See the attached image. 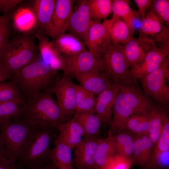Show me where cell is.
<instances>
[{
  "instance_id": "1",
  "label": "cell",
  "mask_w": 169,
  "mask_h": 169,
  "mask_svg": "<svg viewBox=\"0 0 169 169\" xmlns=\"http://www.w3.org/2000/svg\"><path fill=\"white\" fill-rule=\"evenodd\" d=\"M155 105L137 84L120 85L113 108L110 130L119 132L125 129L127 120L134 114L147 115Z\"/></svg>"
},
{
  "instance_id": "2",
  "label": "cell",
  "mask_w": 169,
  "mask_h": 169,
  "mask_svg": "<svg viewBox=\"0 0 169 169\" xmlns=\"http://www.w3.org/2000/svg\"><path fill=\"white\" fill-rule=\"evenodd\" d=\"M49 90L43 91L24 101L18 117L33 128L43 127L58 130L65 122L61 110Z\"/></svg>"
},
{
  "instance_id": "3",
  "label": "cell",
  "mask_w": 169,
  "mask_h": 169,
  "mask_svg": "<svg viewBox=\"0 0 169 169\" xmlns=\"http://www.w3.org/2000/svg\"><path fill=\"white\" fill-rule=\"evenodd\" d=\"M57 72L37 57L11 78L27 99L44 91L53 82Z\"/></svg>"
},
{
  "instance_id": "4",
  "label": "cell",
  "mask_w": 169,
  "mask_h": 169,
  "mask_svg": "<svg viewBox=\"0 0 169 169\" xmlns=\"http://www.w3.org/2000/svg\"><path fill=\"white\" fill-rule=\"evenodd\" d=\"M54 130L33 128L16 163L22 169L40 168L51 162L50 148Z\"/></svg>"
},
{
  "instance_id": "5",
  "label": "cell",
  "mask_w": 169,
  "mask_h": 169,
  "mask_svg": "<svg viewBox=\"0 0 169 169\" xmlns=\"http://www.w3.org/2000/svg\"><path fill=\"white\" fill-rule=\"evenodd\" d=\"M37 49L31 36L24 34L15 36L9 41L0 63L12 75L37 57Z\"/></svg>"
},
{
  "instance_id": "6",
  "label": "cell",
  "mask_w": 169,
  "mask_h": 169,
  "mask_svg": "<svg viewBox=\"0 0 169 169\" xmlns=\"http://www.w3.org/2000/svg\"><path fill=\"white\" fill-rule=\"evenodd\" d=\"M33 128L21 120H0V137L12 162L16 163L19 159Z\"/></svg>"
},
{
  "instance_id": "7",
  "label": "cell",
  "mask_w": 169,
  "mask_h": 169,
  "mask_svg": "<svg viewBox=\"0 0 169 169\" xmlns=\"http://www.w3.org/2000/svg\"><path fill=\"white\" fill-rule=\"evenodd\" d=\"M139 79L144 94L166 110L169 103V56L151 72Z\"/></svg>"
},
{
  "instance_id": "8",
  "label": "cell",
  "mask_w": 169,
  "mask_h": 169,
  "mask_svg": "<svg viewBox=\"0 0 169 169\" xmlns=\"http://www.w3.org/2000/svg\"><path fill=\"white\" fill-rule=\"evenodd\" d=\"M100 70L113 82L120 85L136 84L130 73V66L120 45L112 44L101 57Z\"/></svg>"
},
{
  "instance_id": "9",
  "label": "cell",
  "mask_w": 169,
  "mask_h": 169,
  "mask_svg": "<svg viewBox=\"0 0 169 169\" xmlns=\"http://www.w3.org/2000/svg\"><path fill=\"white\" fill-rule=\"evenodd\" d=\"M71 76H63L49 90L55 95L66 122L71 119L76 108L75 84L72 82Z\"/></svg>"
},
{
  "instance_id": "10",
  "label": "cell",
  "mask_w": 169,
  "mask_h": 169,
  "mask_svg": "<svg viewBox=\"0 0 169 169\" xmlns=\"http://www.w3.org/2000/svg\"><path fill=\"white\" fill-rule=\"evenodd\" d=\"M139 26L138 37L156 44L169 41V26L150 8L144 19L141 20Z\"/></svg>"
},
{
  "instance_id": "11",
  "label": "cell",
  "mask_w": 169,
  "mask_h": 169,
  "mask_svg": "<svg viewBox=\"0 0 169 169\" xmlns=\"http://www.w3.org/2000/svg\"><path fill=\"white\" fill-rule=\"evenodd\" d=\"M156 44L142 61L130 68V75L134 80L156 69L169 56V41Z\"/></svg>"
},
{
  "instance_id": "12",
  "label": "cell",
  "mask_w": 169,
  "mask_h": 169,
  "mask_svg": "<svg viewBox=\"0 0 169 169\" xmlns=\"http://www.w3.org/2000/svg\"><path fill=\"white\" fill-rule=\"evenodd\" d=\"M63 57L65 67L63 76H73L96 70H100L101 57L95 56L87 49L75 55Z\"/></svg>"
},
{
  "instance_id": "13",
  "label": "cell",
  "mask_w": 169,
  "mask_h": 169,
  "mask_svg": "<svg viewBox=\"0 0 169 169\" xmlns=\"http://www.w3.org/2000/svg\"><path fill=\"white\" fill-rule=\"evenodd\" d=\"M74 9L70 16L67 30L84 42L90 27L91 18L88 0L76 1Z\"/></svg>"
},
{
  "instance_id": "14",
  "label": "cell",
  "mask_w": 169,
  "mask_h": 169,
  "mask_svg": "<svg viewBox=\"0 0 169 169\" xmlns=\"http://www.w3.org/2000/svg\"><path fill=\"white\" fill-rule=\"evenodd\" d=\"M84 43L90 52L99 57L111 44L105 25L100 21L92 19Z\"/></svg>"
},
{
  "instance_id": "15",
  "label": "cell",
  "mask_w": 169,
  "mask_h": 169,
  "mask_svg": "<svg viewBox=\"0 0 169 169\" xmlns=\"http://www.w3.org/2000/svg\"><path fill=\"white\" fill-rule=\"evenodd\" d=\"M99 139L98 136L84 138L75 147L73 159L75 169H95V157Z\"/></svg>"
},
{
  "instance_id": "16",
  "label": "cell",
  "mask_w": 169,
  "mask_h": 169,
  "mask_svg": "<svg viewBox=\"0 0 169 169\" xmlns=\"http://www.w3.org/2000/svg\"><path fill=\"white\" fill-rule=\"evenodd\" d=\"M76 1L56 0L52 17L51 37L54 39L65 33Z\"/></svg>"
},
{
  "instance_id": "17",
  "label": "cell",
  "mask_w": 169,
  "mask_h": 169,
  "mask_svg": "<svg viewBox=\"0 0 169 169\" xmlns=\"http://www.w3.org/2000/svg\"><path fill=\"white\" fill-rule=\"evenodd\" d=\"M120 86L118 84L114 83L96 98L95 114L101 125H110L113 106Z\"/></svg>"
},
{
  "instance_id": "18",
  "label": "cell",
  "mask_w": 169,
  "mask_h": 169,
  "mask_svg": "<svg viewBox=\"0 0 169 169\" xmlns=\"http://www.w3.org/2000/svg\"><path fill=\"white\" fill-rule=\"evenodd\" d=\"M156 45L152 41L139 37H133L125 44L120 45L130 68L142 61Z\"/></svg>"
},
{
  "instance_id": "19",
  "label": "cell",
  "mask_w": 169,
  "mask_h": 169,
  "mask_svg": "<svg viewBox=\"0 0 169 169\" xmlns=\"http://www.w3.org/2000/svg\"><path fill=\"white\" fill-rule=\"evenodd\" d=\"M73 76L80 85L95 96L97 95L114 83L100 69Z\"/></svg>"
},
{
  "instance_id": "20",
  "label": "cell",
  "mask_w": 169,
  "mask_h": 169,
  "mask_svg": "<svg viewBox=\"0 0 169 169\" xmlns=\"http://www.w3.org/2000/svg\"><path fill=\"white\" fill-rule=\"evenodd\" d=\"M56 0H36L32 6L34 12L39 33L51 37L52 17Z\"/></svg>"
},
{
  "instance_id": "21",
  "label": "cell",
  "mask_w": 169,
  "mask_h": 169,
  "mask_svg": "<svg viewBox=\"0 0 169 169\" xmlns=\"http://www.w3.org/2000/svg\"><path fill=\"white\" fill-rule=\"evenodd\" d=\"M38 40L37 49L42 60L48 64L53 70L63 71L65 67L64 57L58 51L52 41H49L44 36L38 33L36 35Z\"/></svg>"
},
{
  "instance_id": "22",
  "label": "cell",
  "mask_w": 169,
  "mask_h": 169,
  "mask_svg": "<svg viewBox=\"0 0 169 169\" xmlns=\"http://www.w3.org/2000/svg\"><path fill=\"white\" fill-rule=\"evenodd\" d=\"M58 130L59 133L57 138L72 150L81 142L85 137L83 129L73 118L61 124Z\"/></svg>"
},
{
  "instance_id": "23",
  "label": "cell",
  "mask_w": 169,
  "mask_h": 169,
  "mask_svg": "<svg viewBox=\"0 0 169 169\" xmlns=\"http://www.w3.org/2000/svg\"><path fill=\"white\" fill-rule=\"evenodd\" d=\"M103 23L109 33L111 44L122 45L133 37L127 25L121 18L112 15L110 19L105 20Z\"/></svg>"
},
{
  "instance_id": "24",
  "label": "cell",
  "mask_w": 169,
  "mask_h": 169,
  "mask_svg": "<svg viewBox=\"0 0 169 169\" xmlns=\"http://www.w3.org/2000/svg\"><path fill=\"white\" fill-rule=\"evenodd\" d=\"M52 41L63 57L75 55L87 49L84 42L69 33L63 34Z\"/></svg>"
},
{
  "instance_id": "25",
  "label": "cell",
  "mask_w": 169,
  "mask_h": 169,
  "mask_svg": "<svg viewBox=\"0 0 169 169\" xmlns=\"http://www.w3.org/2000/svg\"><path fill=\"white\" fill-rule=\"evenodd\" d=\"M112 13L113 15L121 18L125 23L133 35L136 25L141 18L138 11L133 9L128 2L124 0H112Z\"/></svg>"
},
{
  "instance_id": "26",
  "label": "cell",
  "mask_w": 169,
  "mask_h": 169,
  "mask_svg": "<svg viewBox=\"0 0 169 169\" xmlns=\"http://www.w3.org/2000/svg\"><path fill=\"white\" fill-rule=\"evenodd\" d=\"M51 149V162L57 169H75L73 164L72 149L56 138Z\"/></svg>"
},
{
  "instance_id": "27",
  "label": "cell",
  "mask_w": 169,
  "mask_h": 169,
  "mask_svg": "<svg viewBox=\"0 0 169 169\" xmlns=\"http://www.w3.org/2000/svg\"><path fill=\"white\" fill-rule=\"evenodd\" d=\"M149 124L147 135L153 144L156 145L165 123L169 120L165 110L156 106H153L147 114Z\"/></svg>"
},
{
  "instance_id": "28",
  "label": "cell",
  "mask_w": 169,
  "mask_h": 169,
  "mask_svg": "<svg viewBox=\"0 0 169 169\" xmlns=\"http://www.w3.org/2000/svg\"><path fill=\"white\" fill-rule=\"evenodd\" d=\"M13 19L15 29L25 34L37 27L35 15L32 7L19 8L14 13Z\"/></svg>"
},
{
  "instance_id": "29",
  "label": "cell",
  "mask_w": 169,
  "mask_h": 169,
  "mask_svg": "<svg viewBox=\"0 0 169 169\" xmlns=\"http://www.w3.org/2000/svg\"><path fill=\"white\" fill-rule=\"evenodd\" d=\"M153 145L147 135L135 138L133 163L141 167L145 166L151 157Z\"/></svg>"
},
{
  "instance_id": "30",
  "label": "cell",
  "mask_w": 169,
  "mask_h": 169,
  "mask_svg": "<svg viewBox=\"0 0 169 169\" xmlns=\"http://www.w3.org/2000/svg\"><path fill=\"white\" fill-rule=\"evenodd\" d=\"M115 152L113 134L110 130L107 137L99 140L95 157V169H101Z\"/></svg>"
},
{
  "instance_id": "31",
  "label": "cell",
  "mask_w": 169,
  "mask_h": 169,
  "mask_svg": "<svg viewBox=\"0 0 169 169\" xmlns=\"http://www.w3.org/2000/svg\"><path fill=\"white\" fill-rule=\"evenodd\" d=\"M73 118L83 129L85 133L84 138L98 135L101 124L95 113L75 112Z\"/></svg>"
},
{
  "instance_id": "32",
  "label": "cell",
  "mask_w": 169,
  "mask_h": 169,
  "mask_svg": "<svg viewBox=\"0 0 169 169\" xmlns=\"http://www.w3.org/2000/svg\"><path fill=\"white\" fill-rule=\"evenodd\" d=\"M112 0H88L92 19H105L112 13Z\"/></svg>"
},
{
  "instance_id": "33",
  "label": "cell",
  "mask_w": 169,
  "mask_h": 169,
  "mask_svg": "<svg viewBox=\"0 0 169 169\" xmlns=\"http://www.w3.org/2000/svg\"><path fill=\"white\" fill-rule=\"evenodd\" d=\"M113 138L118 154L132 160L135 138L127 134L122 133L113 135Z\"/></svg>"
},
{
  "instance_id": "34",
  "label": "cell",
  "mask_w": 169,
  "mask_h": 169,
  "mask_svg": "<svg viewBox=\"0 0 169 169\" xmlns=\"http://www.w3.org/2000/svg\"><path fill=\"white\" fill-rule=\"evenodd\" d=\"M126 129L139 136L147 135L149 124L147 114H134L131 115L127 121Z\"/></svg>"
},
{
  "instance_id": "35",
  "label": "cell",
  "mask_w": 169,
  "mask_h": 169,
  "mask_svg": "<svg viewBox=\"0 0 169 169\" xmlns=\"http://www.w3.org/2000/svg\"><path fill=\"white\" fill-rule=\"evenodd\" d=\"M13 100L24 101L17 85L13 81L0 83V103Z\"/></svg>"
},
{
  "instance_id": "36",
  "label": "cell",
  "mask_w": 169,
  "mask_h": 169,
  "mask_svg": "<svg viewBox=\"0 0 169 169\" xmlns=\"http://www.w3.org/2000/svg\"><path fill=\"white\" fill-rule=\"evenodd\" d=\"M24 101L13 100L0 103V120L18 118L22 110L20 105Z\"/></svg>"
},
{
  "instance_id": "37",
  "label": "cell",
  "mask_w": 169,
  "mask_h": 169,
  "mask_svg": "<svg viewBox=\"0 0 169 169\" xmlns=\"http://www.w3.org/2000/svg\"><path fill=\"white\" fill-rule=\"evenodd\" d=\"M169 151L152 153L147 163L141 169H167L169 168Z\"/></svg>"
},
{
  "instance_id": "38",
  "label": "cell",
  "mask_w": 169,
  "mask_h": 169,
  "mask_svg": "<svg viewBox=\"0 0 169 169\" xmlns=\"http://www.w3.org/2000/svg\"><path fill=\"white\" fill-rule=\"evenodd\" d=\"M150 8L169 26V0H153Z\"/></svg>"
},
{
  "instance_id": "39",
  "label": "cell",
  "mask_w": 169,
  "mask_h": 169,
  "mask_svg": "<svg viewBox=\"0 0 169 169\" xmlns=\"http://www.w3.org/2000/svg\"><path fill=\"white\" fill-rule=\"evenodd\" d=\"M132 164L131 159L118 154L110 158L101 169H130Z\"/></svg>"
},
{
  "instance_id": "40",
  "label": "cell",
  "mask_w": 169,
  "mask_h": 169,
  "mask_svg": "<svg viewBox=\"0 0 169 169\" xmlns=\"http://www.w3.org/2000/svg\"><path fill=\"white\" fill-rule=\"evenodd\" d=\"M156 146L152 153L169 151V121L164 124Z\"/></svg>"
},
{
  "instance_id": "41",
  "label": "cell",
  "mask_w": 169,
  "mask_h": 169,
  "mask_svg": "<svg viewBox=\"0 0 169 169\" xmlns=\"http://www.w3.org/2000/svg\"><path fill=\"white\" fill-rule=\"evenodd\" d=\"M10 33L8 19L0 24V61L3 56L9 42Z\"/></svg>"
},
{
  "instance_id": "42",
  "label": "cell",
  "mask_w": 169,
  "mask_h": 169,
  "mask_svg": "<svg viewBox=\"0 0 169 169\" xmlns=\"http://www.w3.org/2000/svg\"><path fill=\"white\" fill-rule=\"evenodd\" d=\"M95 95L88 92L81 106L76 112L95 113Z\"/></svg>"
},
{
  "instance_id": "43",
  "label": "cell",
  "mask_w": 169,
  "mask_h": 169,
  "mask_svg": "<svg viewBox=\"0 0 169 169\" xmlns=\"http://www.w3.org/2000/svg\"><path fill=\"white\" fill-rule=\"evenodd\" d=\"M152 0H134L137 6L141 20L145 18L147 11L150 8Z\"/></svg>"
},
{
  "instance_id": "44",
  "label": "cell",
  "mask_w": 169,
  "mask_h": 169,
  "mask_svg": "<svg viewBox=\"0 0 169 169\" xmlns=\"http://www.w3.org/2000/svg\"><path fill=\"white\" fill-rule=\"evenodd\" d=\"M22 1L21 0H0V12L5 13L11 11Z\"/></svg>"
},
{
  "instance_id": "45",
  "label": "cell",
  "mask_w": 169,
  "mask_h": 169,
  "mask_svg": "<svg viewBox=\"0 0 169 169\" xmlns=\"http://www.w3.org/2000/svg\"><path fill=\"white\" fill-rule=\"evenodd\" d=\"M12 74L0 63V83L11 78Z\"/></svg>"
},
{
  "instance_id": "46",
  "label": "cell",
  "mask_w": 169,
  "mask_h": 169,
  "mask_svg": "<svg viewBox=\"0 0 169 169\" xmlns=\"http://www.w3.org/2000/svg\"><path fill=\"white\" fill-rule=\"evenodd\" d=\"M0 169H22L15 163L10 161H0Z\"/></svg>"
},
{
  "instance_id": "47",
  "label": "cell",
  "mask_w": 169,
  "mask_h": 169,
  "mask_svg": "<svg viewBox=\"0 0 169 169\" xmlns=\"http://www.w3.org/2000/svg\"><path fill=\"white\" fill-rule=\"evenodd\" d=\"M11 161L6 154L5 148L0 137V161Z\"/></svg>"
},
{
  "instance_id": "48",
  "label": "cell",
  "mask_w": 169,
  "mask_h": 169,
  "mask_svg": "<svg viewBox=\"0 0 169 169\" xmlns=\"http://www.w3.org/2000/svg\"><path fill=\"white\" fill-rule=\"evenodd\" d=\"M32 169H57L51 162H49L43 166L37 168Z\"/></svg>"
},
{
  "instance_id": "49",
  "label": "cell",
  "mask_w": 169,
  "mask_h": 169,
  "mask_svg": "<svg viewBox=\"0 0 169 169\" xmlns=\"http://www.w3.org/2000/svg\"><path fill=\"white\" fill-rule=\"evenodd\" d=\"M8 19V17L6 15H0V24Z\"/></svg>"
},
{
  "instance_id": "50",
  "label": "cell",
  "mask_w": 169,
  "mask_h": 169,
  "mask_svg": "<svg viewBox=\"0 0 169 169\" xmlns=\"http://www.w3.org/2000/svg\"><path fill=\"white\" fill-rule=\"evenodd\" d=\"M169 169V168H168V169Z\"/></svg>"
}]
</instances>
